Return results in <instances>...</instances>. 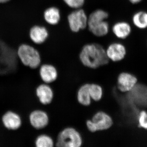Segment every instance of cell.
<instances>
[{
  "label": "cell",
  "instance_id": "1",
  "mask_svg": "<svg viewBox=\"0 0 147 147\" xmlns=\"http://www.w3.org/2000/svg\"><path fill=\"white\" fill-rule=\"evenodd\" d=\"M79 59L82 65L92 69H97L108 65L110 61L105 49L96 43L84 45L79 54Z\"/></svg>",
  "mask_w": 147,
  "mask_h": 147
},
{
  "label": "cell",
  "instance_id": "2",
  "mask_svg": "<svg viewBox=\"0 0 147 147\" xmlns=\"http://www.w3.org/2000/svg\"><path fill=\"white\" fill-rule=\"evenodd\" d=\"M57 147H81L84 139L81 132L72 126H67L58 133L55 140Z\"/></svg>",
  "mask_w": 147,
  "mask_h": 147
},
{
  "label": "cell",
  "instance_id": "3",
  "mask_svg": "<svg viewBox=\"0 0 147 147\" xmlns=\"http://www.w3.org/2000/svg\"><path fill=\"white\" fill-rule=\"evenodd\" d=\"M114 121L108 113L103 110H98L94 113L90 119L86 121L87 130L93 134L96 132L108 130L113 126Z\"/></svg>",
  "mask_w": 147,
  "mask_h": 147
},
{
  "label": "cell",
  "instance_id": "4",
  "mask_svg": "<svg viewBox=\"0 0 147 147\" xmlns=\"http://www.w3.org/2000/svg\"><path fill=\"white\" fill-rule=\"evenodd\" d=\"M17 55L23 65L31 69H36L41 65V57L39 52L31 45L21 44L18 47Z\"/></svg>",
  "mask_w": 147,
  "mask_h": 147
},
{
  "label": "cell",
  "instance_id": "5",
  "mask_svg": "<svg viewBox=\"0 0 147 147\" xmlns=\"http://www.w3.org/2000/svg\"><path fill=\"white\" fill-rule=\"evenodd\" d=\"M125 95L129 103L139 109H147V86L144 84L137 83L129 92L125 93Z\"/></svg>",
  "mask_w": 147,
  "mask_h": 147
},
{
  "label": "cell",
  "instance_id": "6",
  "mask_svg": "<svg viewBox=\"0 0 147 147\" xmlns=\"http://www.w3.org/2000/svg\"><path fill=\"white\" fill-rule=\"evenodd\" d=\"M28 120L31 126L35 130L39 131L46 128L49 125L50 116L45 110L37 108L30 112Z\"/></svg>",
  "mask_w": 147,
  "mask_h": 147
},
{
  "label": "cell",
  "instance_id": "7",
  "mask_svg": "<svg viewBox=\"0 0 147 147\" xmlns=\"http://www.w3.org/2000/svg\"><path fill=\"white\" fill-rule=\"evenodd\" d=\"M69 26L71 31L78 32L88 26V17L84 9H78L67 16Z\"/></svg>",
  "mask_w": 147,
  "mask_h": 147
},
{
  "label": "cell",
  "instance_id": "8",
  "mask_svg": "<svg viewBox=\"0 0 147 147\" xmlns=\"http://www.w3.org/2000/svg\"><path fill=\"white\" fill-rule=\"evenodd\" d=\"M3 126L10 131H18L23 125V119L19 113L12 110H8L1 117Z\"/></svg>",
  "mask_w": 147,
  "mask_h": 147
},
{
  "label": "cell",
  "instance_id": "9",
  "mask_svg": "<svg viewBox=\"0 0 147 147\" xmlns=\"http://www.w3.org/2000/svg\"><path fill=\"white\" fill-rule=\"evenodd\" d=\"M35 94L38 102L43 106L50 105L55 97L54 90L51 85L44 83L37 86Z\"/></svg>",
  "mask_w": 147,
  "mask_h": 147
},
{
  "label": "cell",
  "instance_id": "10",
  "mask_svg": "<svg viewBox=\"0 0 147 147\" xmlns=\"http://www.w3.org/2000/svg\"><path fill=\"white\" fill-rule=\"evenodd\" d=\"M38 74L42 83L51 84L57 80L59 71L55 65L45 63L40 66Z\"/></svg>",
  "mask_w": 147,
  "mask_h": 147
},
{
  "label": "cell",
  "instance_id": "11",
  "mask_svg": "<svg viewBox=\"0 0 147 147\" xmlns=\"http://www.w3.org/2000/svg\"><path fill=\"white\" fill-rule=\"evenodd\" d=\"M137 77L133 74L127 72H121L117 79V89L123 93L131 90L137 84Z\"/></svg>",
  "mask_w": 147,
  "mask_h": 147
},
{
  "label": "cell",
  "instance_id": "12",
  "mask_svg": "<svg viewBox=\"0 0 147 147\" xmlns=\"http://www.w3.org/2000/svg\"><path fill=\"white\" fill-rule=\"evenodd\" d=\"M105 51L108 59L114 63L123 60L127 55L126 47L119 42L111 43Z\"/></svg>",
  "mask_w": 147,
  "mask_h": 147
},
{
  "label": "cell",
  "instance_id": "13",
  "mask_svg": "<svg viewBox=\"0 0 147 147\" xmlns=\"http://www.w3.org/2000/svg\"><path fill=\"white\" fill-rule=\"evenodd\" d=\"M90 83L82 84L76 92V98L77 102L84 107H89L91 105L92 101L89 92Z\"/></svg>",
  "mask_w": 147,
  "mask_h": 147
},
{
  "label": "cell",
  "instance_id": "14",
  "mask_svg": "<svg viewBox=\"0 0 147 147\" xmlns=\"http://www.w3.org/2000/svg\"><path fill=\"white\" fill-rule=\"evenodd\" d=\"M49 36L48 31L45 27L40 26L32 27L29 32V36L33 42L40 44L45 42Z\"/></svg>",
  "mask_w": 147,
  "mask_h": 147
},
{
  "label": "cell",
  "instance_id": "15",
  "mask_svg": "<svg viewBox=\"0 0 147 147\" xmlns=\"http://www.w3.org/2000/svg\"><path fill=\"white\" fill-rule=\"evenodd\" d=\"M113 32L118 38L124 39L129 36L131 32V26L127 22L121 21L113 26Z\"/></svg>",
  "mask_w": 147,
  "mask_h": 147
},
{
  "label": "cell",
  "instance_id": "16",
  "mask_svg": "<svg viewBox=\"0 0 147 147\" xmlns=\"http://www.w3.org/2000/svg\"><path fill=\"white\" fill-rule=\"evenodd\" d=\"M44 20L47 24L55 26L59 24L61 19L59 9L55 7H48L43 13Z\"/></svg>",
  "mask_w": 147,
  "mask_h": 147
},
{
  "label": "cell",
  "instance_id": "17",
  "mask_svg": "<svg viewBox=\"0 0 147 147\" xmlns=\"http://www.w3.org/2000/svg\"><path fill=\"white\" fill-rule=\"evenodd\" d=\"M108 13L105 11L98 9L95 10L88 17V26L91 27L94 25L105 21L108 18Z\"/></svg>",
  "mask_w": 147,
  "mask_h": 147
},
{
  "label": "cell",
  "instance_id": "18",
  "mask_svg": "<svg viewBox=\"0 0 147 147\" xmlns=\"http://www.w3.org/2000/svg\"><path fill=\"white\" fill-rule=\"evenodd\" d=\"M55 145V141L53 137L46 133L38 134L35 139L36 147H54Z\"/></svg>",
  "mask_w": 147,
  "mask_h": 147
},
{
  "label": "cell",
  "instance_id": "19",
  "mask_svg": "<svg viewBox=\"0 0 147 147\" xmlns=\"http://www.w3.org/2000/svg\"><path fill=\"white\" fill-rule=\"evenodd\" d=\"M89 92L93 101L100 102L104 94V90L101 85L97 83H90Z\"/></svg>",
  "mask_w": 147,
  "mask_h": 147
},
{
  "label": "cell",
  "instance_id": "20",
  "mask_svg": "<svg viewBox=\"0 0 147 147\" xmlns=\"http://www.w3.org/2000/svg\"><path fill=\"white\" fill-rule=\"evenodd\" d=\"M132 21L134 26L138 28H147V12L143 11L136 12L132 16Z\"/></svg>",
  "mask_w": 147,
  "mask_h": 147
},
{
  "label": "cell",
  "instance_id": "21",
  "mask_svg": "<svg viewBox=\"0 0 147 147\" xmlns=\"http://www.w3.org/2000/svg\"><path fill=\"white\" fill-rule=\"evenodd\" d=\"M88 28L90 31L95 36H105L108 34L109 32V24L107 21H104L89 27Z\"/></svg>",
  "mask_w": 147,
  "mask_h": 147
},
{
  "label": "cell",
  "instance_id": "22",
  "mask_svg": "<svg viewBox=\"0 0 147 147\" xmlns=\"http://www.w3.org/2000/svg\"><path fill=\"white\" fill-rule=\"evenodd\" d=\"M138 123L139 127L147 129V112L146 110L140 111L138 117Z\"/></svg>",
  "mask_w": 147,
  "mask_h": 147
},
{
  "label": "cell",
  "instance_id": "23",
  "mask_svg": "<svg viewBox=\"0 0 147 147\" xmlns=\"http://www.w3.org/2000/svg\"><path fill=\"white\" fill-rule=\"evenodd\" d=\"M65 3L71 8L78 9L84 5L85 0H63Z\"/></svg>",
  "mask_w": 147,
  "mask_h": 147
},
{
  "label": "cell",
  "instance_id": "24",
  "mask_svg": "<svg viewBox=\"0 0 147 147\" xmlns=\"http://www.w3.org/2000/svg\"><path fill=\"white\" fill-rule=\"evenodd\" d=\"M128 1L133 4H136L141 2L142 0H128Z\"/></svg>",
  "mask_w": 147,
  "mask_h": 147
},
{
  "label": "cell",
  "instance_id": "25",
  "mask_svg": "<svg viewBox=\"0 0 147 147\" xmlns=\"http://www.w3.org/2000/svg\"><path fill=\"white\" fill-rule=\"evenodd\" d=\"M10 1V0H0V3H5Z\"/></svg>",
  "mask_w": 147,
  "mask_h": 147
}]
</instances>
